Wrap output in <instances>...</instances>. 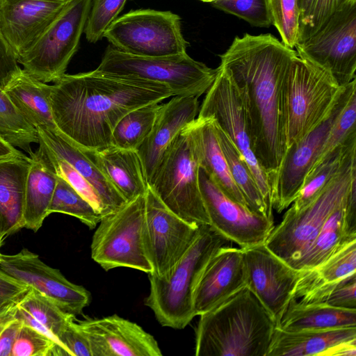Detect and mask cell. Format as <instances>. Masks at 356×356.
<instances>
[{"mask_svg": "<svg viewBox=\"0 0 356 356\" xmlns=\"http://www.w3.org/2000/svg\"><path fill=\"white\" fill-rule=\"evenodd\" d=\"M297 55L270 33L236 37L220 55V65L240 94L252 149L270 188L286 151L284 86Z\"/></svg>", "mask_w": 356, "mask_h": 356, "instance_id": "cell-1", "label": "cell"}, {"mask_svg": "<svg viewBox=\"0 0 356 356\" xmlns=\"http://www.w3.org/2000/svg\"><path fill=\"white\" fill-rule=\"evenodd\" d=\"M172 96L162 84L93 70L65 74L51 85L50 103L59 136L94 151L111 145L114 127L129 111Z\"/></svg>", "mask_w": 356, "mask_h": 356, "instance_id": "cell-2", "label": "cell"}, {"mask_svg": "<svg viewBox=\"0 0 356 356\" xmlns=\"http://www.w3.org/2000/svg\"><path fill=\"white\" fill-rule=\"evenodd\" d=\"M200 316L196 356H266L277 326L247 286Z\"/></svg>", "mask_w": 356, "mask_h": 356, "instance_id": "cell-3", "label": "cell"}, {"mask_svg": "<svg viewBox=\"0 0 356 356\" xmlns=\"http://www.w3.org/2000/svg\"><path fill=\"white\" fill-rule=\"evenodd\" d=\"M229 243L210 225L200 226L195 241L166 279L148 274L150 287L145 304L162 326L184 329L195 316L193 298L198 280L213 254Z\"/></svg>", "mask_w": 356, "mask_h": 356, "instance_id": "cell-4", "label": "cell"}, {"mask_svg": "<svg viewBox=\"0 0 356 356\" xmlns=\"http://www.w3.org/2000/svg\"><path fill=\"white\" fill-rule=\"evenodd\" d=\"M356 183V144L347 152L334 177L318 195L298 211L289 209L266 240V247L289 264L314 240L330 213L343 204Z\"/></svg>", "mask_w": 356, "mask_h": 356, "instance_id": "cell-5", "label": "cell"}, {"mask_svg": "<svg viewBox=\"0 0 356 356\" xmlns=\"http://www.w3.org/2000/svg\"><path fill=\"white\" fill-rule=\"evenodd\" d=\"M193 121L163 156L149 187L174 213L197 226L209 225L199 185L200 156Z\"/></svg>", "mask_w": 356, "mask_h": 356, "instance_id": "cell-6", "label": "cell"}, {"mask_svg": "<svg viewBox=\"0 0 356 356\" xmlns=\"http://www.w3.org/2000/svg\"><path fill=\"white\" fill-rule=\"evenodd\" d=\"M343 88L324 70L298 55L293 58L284 86L286 149L327 118Z\"/></svg>", "mask_w": 356, "mask_h": 356, "instance_id": "cell-7", "label": "cell"}, {"mask_svg": "<svg viewBox=\"0 0 356 356\" xmlns=\"http://www.w3.org/2000/svg\"><path fill=\"white\" fill-rule=\"evenodd\" d=\"M95 71L107 76L162 84L172 91L173 96L199 97L214 81L218 68L209 67L187 53L145 57L122 52L110 44Z\"/></svg>", "mask_w": 356, "mask_h": 356, "instance_id": "cell-8", "label": "cell"}, {"mask_svg": "<svg viewBox=\"0 0 356 356\" xmlns=\"http://www.w3.org/2000/svg\"><path fill=\"white\" fill-rule=\"evenodd\" d=\"M145 195L103 216L90 245L91 257L105 270L118 267L152 273L144 247Z\"/></svg>", "mask_w": 356, "mask_h": 356, "instance_id": "cell-9", "label": "cell"}, {"mask_svg": "<svg viewBox=\"0 0 356 356\" xmlns=\"http://www.w3.org/2000/svg\"><path fill=\"white\" fill-rule=\"evenodd\" d=\"M92 0H72L37 40L17 56L22 70L44 82H56L76 52Z\"/></svg>", "mask_w": 356, "mask_h": 356, "instance_id": "cell-10", "label": "cell"}, {"mask_svg": "<svg viewBox=\"0 0 356 356\" xmlns=\"http://www.w3.org/2000/svg\"><path fill=\"white\" fill-rule=\"evenodd\" d=\"M104 37L122 52L145 57L183 54L188 44L179 15L152 9L131 10L117 17Z\"/></svg>", "mask_w": 356, "mask_h": 356, "instance_id": "cell-11", "label": "cell"}, {"mask_svg": "<svg viewBox=\"0 0 356 356\" xmlns=\"http://www.w3.org/2000/svg\"><path fill=\"white\" fill-rule=\"evenodd\" d=\"M295 48L300 58L328 72L340 86L356 79V3L334 13Z\"/></svg>", "mask_w": 356, "mask_h": 356, "instance_id": "cell-12", "label": "cell"}, {"mask_svg": "<svg viewBox=\"0 0 356 356\" xmlns=\"http://www.w3.org/2000/svg\"><path fill=\"white\" fill-rule=\"evenodd\" d=\"M216 79L207 90L197 117H211L229 136L248 164L268 211L273 214L267 176L252 149L242 100L227 70L219 65Z\"/></svg>", "mask_w": 356, "mask_h": 356, "instance_id": "cell-13", "label": "cell"}, {"mask_svg": "<svg viewBox=\"0 0 356 356\" xmlns=\"http://www.w3.org/2000/svg\"><path fill=\"white\" fill-rule=\"evenodd\" d=\"M200 226L170 211L149 187L145 195L144 247L152 271L166 279L195 241Z\"/></svg>", "mask_w": 356, "mask_h": 356, "instance_id": "cell-14", "label": "cell"}, {"mask_svg": "<svg viewBox=\"0 0 356 356\" xmlns=\"http://www.w3.org/2000/svg\"><path fill=\"white\" fill-rule=\"evenodd\" d=\"M356 90V79L344 86L327 118L305 138L289 146L270 184L273 209L277 213L295 200L306 175L319 158L328 133L351 94Z\"/></svg>", "mask_w": 356, "mask_h": 356, "instance_id": "cell-15", "label": "cell"}, {"mask_svg": "<svg viewBox=\"0 0 356 356\" xmlns=\"http://www.w3.org/2000/svg\"><path fill=\"white\" fill-rule=\"evenodd\" d=\"M199 185L214 231L243 249L264 244L275 227L273 220L229 198L200 166Z\"/></svg>", "mask_w": 356, "mask_h": 356, "instance_id": "cell-16", "label": "cell"}, {"mask_svg": "<svg viewBox=\"0 0 356 356\" xmlns=\"http://www.w3.org/2000/svg\"><path fill=\"white\" fill-rule=\"evenodd\" d=\"M0 269L47 296L65 313L80 314L91 301L86 288L70 282L26 249L14 254H1Z\"/></svg>", "mask_w": 356, "mask_h": 356, "instance_id": "cell-17", "label": "cell"}, {"mask_svg": "<svg viewBox=\"0 0 356 356\" xmlns=\"http://www.w3.org/2000/svg\"><path fill=\"white\" fill-rule=\"evenodd\" d=\"M243 250L247 286L278 325L291 299L300 270L277 257L264 244Z\"/></svg>", "mask_w": 356, "mask_h": 356, "instance_id": "cell-18", "label": "cell"}, {"mask_svg": "<svg viewBox=\"0 0 356 356\" xmlns=\"http://www.w3.org/2000/svg\"><path fill=\"white\" fill-rule=\"evenodd\" d=\"M244 250L221 246L204 267L193 293V307L200 316L218 307L247 286Z\"/></svg>", "mask_w": 356, "mask_h": 356, "instance_id": "cell-19", "label": "cell"}, {"mask_svg": "<svg viewBox=\"0 0 356 356\" xmlns=\"http://www.w3.org/2000/svg\"><path fill=\"white\" fill-rule=\"evenodd\" d=\"M92 356H161L154 337L136 323L117 314L78 322Z\"/></svg>", "mask_w": 356, "mask_h": 356, "instance_id": "cell-20", "label": "cell"}, {"mask_svg": "<svg viewBox=\"0 0 356 356\" xmlns=\"http://www.w3.org/2000/svg\"><path fill=\"white\" fill-rule=\"evenodd\" d=\"M72 0H0V29L17 56L29 49Z\"/></svg>", "mask_w": 356, "mask_h": 356, "instance_id": "cell-21", "label": "cell"}, {"mask_svg": "<svg viewBox=\"0 0 356 356\" xmlns=\"http://www.w3.org/2000/svg\"><path fill=\"white\" fill-rule=\"evenodd\" d=\"M174 97L161 105L150 134L137 149L148 185L169 146L199 112L198 97Z\"/></svg>", "mask_w": 356, "mask_h": 356, "instance_id": "cell-22", "label": "cell"}, {"mask_svg": "<svg viewBox=\"0 0 356 356\" xmlns=\"http://www.w3.org/2000/svg\"><path fill=\"white\" fill-rule=\"evenodd\" d=\"M356 327L284 331L276 327L266 356H355Z\"/></svg>", "mask_w": 356, "mask_h": 356, "instance_id": "cell-23", "label": "cell"}, {"mask_svg": "<svg viewBox=\"0 0 356 356\" xmlns=\"http://www.w3.org/2000/svg\"><path fill=\"white\" fill-rule=\"evenodd\" d=\"M356 274V241L318 266L300 270L291 298L305 303H323L332 290Z\"/></svg>", "mask_w": 356, "mask_h": 356, "instance_id": "cell-24", "label": "cell"}, {"mask_svg": "<svg viewBox=\"0 0 356 356\" xmlns=\"http://www.w3.org/2000/svg\"><path fill=\"white\" fill-rule=\"evenodd\" d=\"M84 151L127 202L146 195L149 185L137 150L111 145Z\"/></svg>", "mask_w": 356, "mask_h": 356, "instance_id": "cell-25", "label": "cell"}, {"mask_svg": "<svg viewBox=\"0 0 356 356\" xmlns=\"http://www.w3.org/2000/svg\"><path fill=\"white\" fill-rule=\"evenodd\" d=\"M31 163L24 153L0 159V241L24 227L26 179Z\"/></svg>", "mask_w": 356, "mask_h": 356, "instance_id": "cell-26", "label": "cell"}, {"mask_svg": "<svg viewBox=\"0 0 356 356\" xmlns=\"http://www.w3.org/2000/svg\"><path fill=\"white\" fill-rule=\"evenodd\" d=\"M36 130L39 145L65 160L91 184L104 203L107 215L127 202L84 150L51 130Z\"/></svg>", "mask_w": 356, "mask_h": 356, "instance_id": "cell-27", "label": "cell"}, {"mask_svg": "<svg viewBox=\"0 0 356 356\" xmlns=\"http://www.w3.org/2000/svg\"><path fill=\"white\" fill-rule=\"evenodd\" d=\"M30 159L25 184L24 227L37 232L50 214L58 175L41 146L30 154Z\"/></svg>", "mask_w": 356, "mask_h": 356, "instance_id": "cell-28", "label": "cell"}, {"mask_svg": "<svg viewBox=\"0 0 356 356\" xmlns=\"http://www.w3.org/2000/svg\"><path fill=\"white\" fill-rule=\"evenodd\" d=\"M3 89L32 126L59 135L50 103L51 85L33 78L22 69Z\"/></svg>", "mask_w": 356, "mask_h": 356, "instance_id": "cell-29", "label": "cell"}, {"mask_svg": "<svg viewBox=\"0 0 356 356\" xmlns=\"http://www.w3.org/2000/svg\"><path fill=\"white\" fill-rule=\"evenodd\" d=\"M277 327L287 332L356 327V309L305 303L291 298Z\"/></svg>", "mask_w": 356, "mask_h": 356, "instance_id": "cell-30", "label": "cell"}, {"mask_svg": "<svg viewBox=\"0 0 356 356\" xmlns=\"http://www.w3.org/2000/svg\"><path fill=\"white\" fill-rule=\"evenodd\" d=\"M193 124L199 150L200 166L212 177L225 195L247 207L241 192L230 174L213 118L197 117Z\"/></svg>", "mask_w": 356, "mask_h": 356, "instance_id": "cell-31", "label": "cell"}, {"mask_svg": "<svg viewBox=\"0 0 356 356\" xmlns=\"http://www.w3.org/2000/svg\"><path fill=\"white\" fill-rule=\"evenodd\" d=\"M346 201L330 213L314 240L289 265L299 270L315 268L348 243L356 241V234L348 232L346 227Z\"/></svg>", "mask_w": 356, "mask_h": 356, "instance_id": "cell-32", "label": "cell"}, {"mask_svg": "<svg viewBox=\"0 0 356 356\" xmlns=\"http://www.w3.org/2000/svg\"><path fill=\"white\" fill-rule=\"evenodd\" d=\"M214 124L217 137L230 174L241 192L248 208L252 212L274 221L273 215L268 211L245 161L229 136L215 121Z\"/></svg>", "mask_w": 356, "mask_h": 356, "instance_id": "cell-33", "label": "cell"}, {"mask_svg": "<svg viewBox=\"0 0 356 356\" xmlns=\"http://www.w3.org/2000/svg\"><path fill=\"white\" fill-rule=\"evenodd\" d=\"M356 144V134L318 160L306 175L290 209L298 211L311 203L339 171L349 149Z\"/></svg>", "mask_w": 356, "mask_h": 356, "instance_id": "cell-34", "label": "cell"}, {"mask_svg": "<svg viewBox=\"0 0 356 356\" xmlns=\"http://www.w3.org/2000/svg\"><path fill=\"white\" fill-rule=\"evenodd\" d=\"M162 104H149L133 109L117 122L111 135V145L137 150L150 134Z\"/></svg>", "mask_w": 356, "mask_h": 356, "instance_id": "cell-35", "label": "cell"}, {"mask_svg": "<svg viewBox=\"0 0 356 356\" xmlns=\"http://www.w3.org/2000/svg\"><path fill=\"white\" fill-rule=\"evenodd\" d=\"M47 332L57 344L55 356H63L58 336L75 316L65 313L47 296L31 289L19 305Z\"/></svg>", "mask_w": 356, "mask_h": 356, "instance_id": "cell-36", "label": "cell"}, {"mask_svg": "<svg viewBox=\"0 0 356 356\" xmlns=\"http://www.w3.org/2000/svg\"><path fill=\"white\" fill-rule=\"evenodd\" d=\"M0 136L31 154L32 143H38L36 129L24 117L0 87Z\"/></svg>", "mask_w": 356, "mask_h": 356, "instance_id": "cell-37", "label": "cell"}, {"mask_svg": "<svg viewBox=\"0 0 356 356\" xmlns=\"http://www.w3.org/2000/svg\"><path fill=\"white\" fill-rule=\"evenodd\" d=\"M61 213L78 218L90 229L102 219L101 214L65 179L58 176L49 213Z\"/></svg>", "mask_w": 356, "mask_h": 356, "instance_id": "cell-38", "label": "cell"}, {"mask_svg": "<svg viewBox=\"0 0 356 356\" xmlns=\"http://www.w3.org/2000/svg\"><path fill=\"white\" fill-rule=\"evenodd\" d=\"M271 24L279 32L282 42L291 49L299 40L300 10L298 0H268Z\"/></svg>", "mask_w": 356, "mask_h": 356, "instance_id": "cell-39", "label": "cell"}, {"mask_svg": "<svg viewBox=\"0 0 356 356\" xmlns=\"http://www.w3.org/2000/svg\"><path fill=\"white\" fill-rule=\"evenodd\" d=\"M127 0H92L90 9L84 28L88 42L95 43L117 18Z\"/></svg>", "mask_w": 356, "mask_h": 356, "instance_id": "cell-40", "label": "cell"}, {"mask_svg": "<svg viewBox=\"0 0 356 356\" xmlns=\"http://www.w3.org/2000/svg\"><path fill=\"white\" fill-rule=\"evenodd\" d=\"M42 147L55 169L58 176L65 179L98 211L102 218L107 215L106 208L99 195L91 184L80 175L65 160L57 156L49 149Z\"/></svg>", "mask_w": 356, "mask_h": 356, "instance_id": "cell-41", "label": "cell"}, {"mask_svg": "<svg viewBox=\"0 0 356 356\" xmlns=\"http://www.w3.org/2000/svg\"><path fill=\"white\" fill-rule=\"evenodd\" d=\"M211 5L254 26L268 28L272 25L268 0H218Z\"/></svg>", "mask_w": 356, "mask_h": 356, "instance_id": "cell-42", "label": "cell"}, {"mask_svg": "<svg viewBox=\"0 0 356 356\" xmlns=\"http://www.w3.org/2000/svg\"><path fill=\"white\" fill-rule=\"evenodd\" d=\"M355 134L356 90L351 94L346 103L337 116L328 133L321 155L316 163L327 154L330 151L343 144L348 138Z\"/></svg>", "mask_w": 356, "mask_h": 356, "instance_id": "cell-43", "label": "cell"}, {"mask_svg": "<svg viewBox=\"0 0 356 356\" xmlns=\"http://www.w3.org/2000/svg\"><path fill=\"white\" fill-rule=\"evenodd\" d=\"M57 344L47 335L23 323L11 356H55Z\"/></svg>", "mask_w": 356, "mask_h": 356, "instance_id": "cell-44", "label": "cell"}, {"mask_svg": "<svg viewBox=\"0 0 356 356\" xmlns=\"http://www.w3.org/2000/svg\"><path fill=\"white\" fill-rule=\"evenodd\" d=\"M353 3H356V0H311L300 24L298 42L314 34L331 15Z\"/></svg>", "mask_w": 356, "mask_h": 356, "instance_id": "cell-45", "label": "cell"}, {"mask_svg": "<svg viewBox=\"0 0 356 356\" xmlns=\"http://www.w3.org/2000/svg\"><path fill=\"white\" fill-rule=\"evenodd\" d=\"M63 356H92L89 340L74 319L58 336Z\"/></svg>", "mask_w": 356, "mask_h": 356, "instance_id": "cell-46", "label": "cell"}, {"mask_svg": "<svg viewBox=\"0 0 356 356\" xmlns=\"http://www.w3.org/2000/svg\"><path fill=\"white\" fill-rule=\"evenodd\" d=\"M31 289L0 269V315L18 306Z\"/></svg>", "mask_w": 356, "mask_h": 356, "instance_id": "cell-47", "label": "cell"}, {"mask_svg": "<svg viewBox=\"0 0 356 356\" xmlns=\"http://www.w3.org/2000/svg\"><path fill=\"white\" fill-rule=\"evenodd\" d=\"M356 274L335 286L323 304L343 309H356Z\"/></svg>", "mask_w": 356, "mask_h": 356, "instance_id": "cell-48", "label": "cell"}, {"mask_svg": "<svg viewBox=\"0 0 356 356\" xmlns=\"http://www.w3.org/2000/svg\"><path fill=\"white\" fill-rule=\"evenodd\" d=\"M22 70L17 58L0 29V87L2 88Z\"/></svg>", "mask_w": 356, "mask_h": 356, "instance_id": "cell-49", "label": "cell"}, {"mask_svg": "<svg viewBox=\"0 0 356 356\" xmlns=\"http://www.w3.org/2000/svg\"><path fill=\"white\" fill-rule=\"evenodd\" d=\"M22 325V321L14 318L3 330L0 334V356H11L14 343Z\"/></svg>", "mask_w": 356, "mask_h": 356, "instance_id": "cell-50", "label": "cell"}, {"mask_svg": "<svg viewBox=\"0 0 356 356\" xmlns=\"http://www.w3.org/2000/svg\"><path fill=\"white\" fill-rule=\"evenodd\" d=\"M344 220L348 232L356 234V183L353 185L346 200Z\"/></svg>", "mask_w": 356, "mask_h": 356, "instance_id": "cell-51", "label": "cell"}, {"mask_svg": "<svg viewBox=\"0 0 356 356\" xmlns=\"http://www.w3.org/2000/svg\"><path fill=\"white\" fill-rule=\"evenodd\" d=\"M15 147L0 136V159L21 154Z\"/></svg>", "mask_w": 356, "mask_h": 356, "instance_id": "cell-52", "label": "cell"}, {"mask_svg": "<svg viewBox=\"0 0 356 356\" xmlns=\"http://www.w3.org/2000/svg\"><path fill=\"white\" fill-rule=\"evenodd\" d=\"M15 308L0 315V334L7 324L14 319Z\"/></svg>", "mask_w": 356, "mask_h": 356, "instance_id": "cell-53", "label": "cell"}, {"mask_svg": "<svg viewBox=\"0 0 356 356\" xmlns=\"http://www.w3.org/2000/svg\"><path fill=\"white\" fill-rule=\"evenodd\" d=\"M310 1L311 0H298L300 10V24L307 14L310 3Z\"/></svg>", "mask_w": 356, "mask_h": 356, "instance_id": "cell-54", "label": "cell"}, {"mask_svg": "<svg viewBox=\"0 0 356 356\" xmlns=\"http://www.w3.org/2000/svg\"><path fill=\"white\" fill-rule=\"evenodd\" d=\"M200 1H204V2H209V3H213L215 1H217L218 0H200Z\"/></svg>", "mask_w": 356, "mask_h": 356, "instance_id": "cell-55", "label": "cell"}, {"mask_svg": "<svg viewBox=\"0 0 356 356\" xmlns=\"http://www.w3.org/2000/svg\"><path fill=\"white\" fill-rule=\"evenodd\" d=\"M1 244H2V243H1V241H0V248H1ZM1 254V253L0 252V254Z\"/></svg>", "mask_w": 356, "mask_h": 356, "instance_id": "cell-56", "label": "cell"}]
</instances>
